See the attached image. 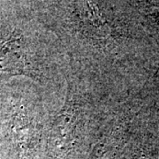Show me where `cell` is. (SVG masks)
Masks as SVG:
<instances>
[{
  "label": "cell",
  "mask_w": 159,
  "mask_h": 159,
  "mask_svg": "<svg viewBox=\"0 0 159 159\" xmlns=\"http://www.w3.org/2000/svg\"><path fill=\"white\" fill-rule=\"evenodd\" d=\"M74 117L72 111H64L57 117L51 134V139H54L56 143H62L66 146V143L72 142L74 138Z\"/></svg>",
  "instance_id": "obj_2"
},
{
  "label": "cell",
  "mask_w": 159,
  "mask_h": 159,
  "mask_svg": "<svg viewBox=\"0 0 159 159\" xmlns=\"http://www.w3.org/2000/svg\"><path fill=\"white\" fill-rule=\"evenodd\" d=\"M29 74V63L23 37L12 33L0 42V78Z\"/></svg>",
  "instance_id": "obj_1"
}]
</instances>
